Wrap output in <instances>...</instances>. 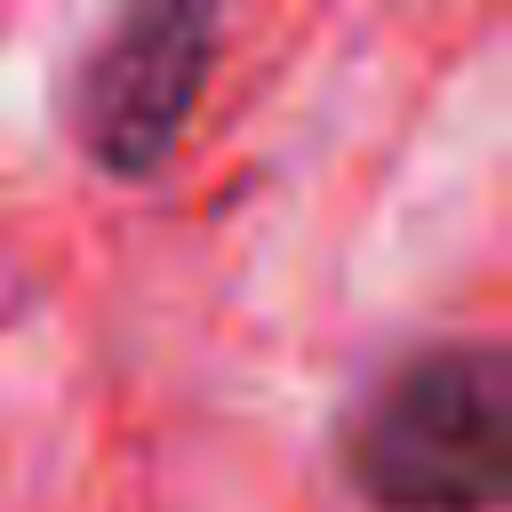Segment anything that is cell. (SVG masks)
Wrapping results in <instances>:
<instances>
[{
  "label": "cell",
  "instance_id": "obj_1",
  "mask_svg": "<svg viewBox=\"0 0 512 512\" xmlns=\"http://www.w3.org/2000/svg\"><path fill=\"white\" fill-rule=\"evenodd\" d=\"M352 480L384 512L512 504V352L440 344L400 360L352 424Z\"/></svg>",
  "mask_w": 512,
  "mask_h": 512
},
{
  "label": "cell",
  "instance_id": "obj_2",
  "mask_svg": "<svg viewBox=\"0 0 512 512\" xmlns=\"http://www.w3.org/2000/svg\"><path fill=\"white\" fill-rule=\"evenodd\" d=\"M208 56H216V16L200 8L120 16L80 56V80H72V136L88 144V160L112 176H152L184 136Z\"/></svg>",
  "mask_w": 512,
  "mask_h": 512
}]
</instances>
